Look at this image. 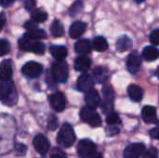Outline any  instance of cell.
<instances>
[{
    "label": "cell",
    "instance_id": "1",
    "mask_svg": "<svg viewBox=\"0 0 159 158\" xmlns=\"http://www.w3.org/2000/svg\"><path fill=\"white\" fill-rule=\"evenodd\" d=\"M0 100L9 106L16 103L17 92L12 81L0 80Z\"/></svg>",
    "mask_w": 159,
    "mask_h": 158
},
{
    "label": "cell",
    "instance_id": "2",
    "mask_svg": "<svg viewBox=\"0 0 159 158\" xmlns=\"http://www.w3.org/2000/svg\"><path fill=\"white\" fill-rule=\"evenodd\" d=\"M57 142L61 146L64 148H69L73 146V144L75 142V135L71 125L64 124L61 128L59 134H58Z\"/></svg>",
    "mask_w": 159,
    "mask_h": 158
},
{
    "label": "cell",
    "instance_id": "3",
    "mask_svg": "<svg viewBox=\"0 0 159 158\" xmlns=\"http://www.w3.org/2000/svg\"><path fill=\"white\" fill-rule=\"evenodd\" d=\"M51 75L54 80L58 83H64L68 79L69 69L68 64L65 61H57L52 64Z\"/></svg>",
    "mask_w": 159,
    "mask_h": 158
},
{
    "label": "cell",
    "instance_id": "4",
    "mask_svg": "<svg viewBox=\"0 0 159 158\" xmlns=\"http://www.w3.org/2000/svg\"><path fill=\"white\" fill-rule=\"evenodd\" d=\"M19 46L22 50L25 51H31L35 54H43L46 50V47L42 42L36 41V40H32L25 35H23L20 40H19Z\"/></svg>",
    "mask_w": 159,
    "mask_h": 158
},
{
    "label": "cell",
    "instance_id": "5",
    "mask_svg": "<svg viewBox=\"0 0 159 158\" xmlns=\"http://www.w3.org/2000/svg\"><path fill=\"white\" fill-rule=\"evenodd\" d=\"M80 117L81 119L88 123L89 126L93 128H98L102 125V119L101 116L98 115L97 112H95L93 109L85 107L80 112Z\"/></svg>",
    "mask_w": 159,
    "mask_h": 158
},
{
    "label": "cell",
    "instance_id": "6",
    "mask_svg": "<svg viewBox=\"0 0 159 158\" xmlns=\"http://www.w3.org/2000/svg\"><path fill=\"white\" fill-rule=\"evenodd\" d=\"M43 72V66L35 61H29L25 63L21 68V73L28 78H36L40 76Z\"/></svg>",
    "mask_w": 159,
    "mask_h": 158
},
{
    "label": "cell",
    "instance_id": "7",
    "mask_svg": "<svg viewBox=\"0 0 159 158\" xmlns=\"http://www.w3.org/2000/svg\"><path fill=\"white\" fill-rule=\"evenodd\" d=\"M96 153V145L90 140H82L77 145V154L79 157L88 158Z\"/></svg>",
    "mask_w": 159,
    "mask_h": 158
},
{
    "label": "cell",
    "instance_id": "8",
    "mask_svg": "<svg viewBox=\"0 0 159 158\" xmlns=\"http://www.w3.org/2000/svg\"><path fill=\"white\" fill-rule=\"evenodd\" d=\"M145 151L143 143H131L124 151V158H140Z\"/></svg>",
    "mask_w": 159,
    "mask_h": 158
},
{
    "label": "cell",
    "instance_id": "9",
    "mask_svg": "<svg viewBox=\"0 0 159 158\" xmlns=\"http://www.w3.org/2000/svg\"><path fill=\"white\" fill-rule=\"evenodd\" d=\"M33 144L36 152L41 156H45L48 152L50 147L48 140L42 134H38L34 137Z\"/></svg>",
    "mask_w": 159,
    "mask_h": 158
},
{
    "label": "cell",
    "instance_id": "10",
    "mask_svg": "<svg viewBox=\"0 0 159 158\" xmlns=\"http://www.w3.org/2000/svg\"><path fill=\"white\" fill-rule=\"evenodd\" d=\"M49 102L51 107L56 112H62L65 109L66 100L61 92H55L49 96Z\"/></svg>",
    "mask_w": 159,
    "mask_h": 158
},
{
    "label": "cell",
    "instance_id": "11",
    "mask_svg": "<svg viewBox=\"0 0 159 158\" xmlns=\"http://www.w3.org/2000/svg\"><path fill=\"white\" fill-rule=\"evenodd\" d=\"M93 86H94V80L88 74H83L82 75H80L76 84L78 90L82 92H86V93L93 89Z\"/></svg>",
    "mask_w": 159,
    "mask_h": 158
},
{
    "label": "cell",
    "instance_id": "12",
    "mask_svg": "<svg viewBox=\"0 0 159 158\" xmlns=\"http://www.w3.org/2000/svg\"><path fill=\"white\" fill-rule=\"evenodd\" d=\"M12 62L10 60H5L0 63V80L9 81L12 77Z\"/></svg>",
    "mask_w": 159,
    "mask_h": 158
},
{
    "label": "cell",
    "instance_id": "13",
    "mask_svg": "<svg viewBox=\"0 0 159 158\" xmlns=\"http://www.w3.org/2000/svg\"><path fill=\"white\" fill-rule=\"evenodd\" d=\"M142 117L145 123L153 124L157 122V109L153 106L146 105L142 110Z\"/></svg>",
    "mask_w": 159,
    "mask_h": 158
},
{
    "label": "cell",
    "instance_id": "14",
    "mask_svg": "<svg viewBox=\"0 0 159 158\" xmlns=\"http://www.w3.org/2000/svg\"><path fill=\"white\" fill-rule=\"evenodd\" d=\"M86 30H87V23L84 21L77 20V21H75L74 23H72V25L70 26L69 35L72 38L75 39V38L80 37L85 33Z\"/></svg>",
    "mask_w": 159,
    "mask_h": 158
},
{
    "label": "cell",
    "instance_id": "15",
    "mask_svg": "<svg viewBox=\"0 0 159 158\" xmlns=\"http://www.w3.org/2000/svg\"><path fill=\"white\" fill-rule=\"evenodd\" d=\"M85 102H86L89 108H91V109L97 108L100 104V102H101L99 93L94 88L89 90V92L86 93Z\"/></svg>",
    "mask_w": 159,
    "mask_h": 158
},
{
    "label": "cell",
    "instance_id": "16",
    "mask_svg": "<svg viewBox=\"0 0 159 158\" xmlns=\"http://www.w3.org/2000/svg\"><path fill=\"white\" fill-rule=\"evenodd\" d=\"M141 58L136 54H130L127 60V68L130 74H136L141 67Z\"/></svg>",
    "mask_w": 159,
    "mask_h": 158
},
{
    "label": "cell",
    "instance_id": "17",
    "mask_svg": "<svg viewBox=\"0 0 159 158\" xmlns=\"http://www.w3.org/2000/svg\"><path fill=\"white\" fill-rule=\"evenodd\" d=\"M92 46L89 40L88 39H81L78 40L75 45V50L76 53L80 54L81 56H86L91 51Z\"/></svg>",
    "mask_w": 159,
    "mask_h": 158
},
{
    "label": "cell",
    "instance_id": "18",
    "mask_svg": "<svg viewBox=\"0 0 159 158\" xmlns=\"http://www.w3.org/2000/svg\"><path fill=\"white\" fill-rule=\"evenodd\" d=\"M91 65V61L87 56L77 57L75 61V69L78 72H87Z\"/></svg>",
    "mask_w": 159,
    "mask_h": 158
},
{
    "label": "cell",
    "instance_id": "19",
    "mask_svg": "<svg viewBox=\"0 0 159 158\" xmlns=\"http://www.w3.org/2000/svg\"><path fill=\"white\" fill-rule=\"evenodd\" d=\"M49 50L53 58L57 61H63L68 55V50L64 46H51Z\"/></svg>",
    "mask_w": 159,
    "mask_h": 158
},
{
    "label": "cell",
    "instance_id": "20",
    "mask_svg": "<svg viewBox=\"0 0 159 158\" xmlns=\"http://www.w3.org/2000/svg\"><path fill=\"white\" fill-rule=\"evenodd\" d=\"M128 94L133 102H140L143 97V90L137 85H130L128 88Z\"/></svg>",
    "mask_w": 159,
    "mask_h": 158
},
{
    "label": "cell",
    "instance_id": "21",
    "mask_svg": "<svg viewBox=\"0 0 159 158\" xmlns=\"http://www.w3.org/2000/svg\"><path fill=\"white\" fill-rule=\"evenodd\" d=\"M116 46L118 51L124 52V51L129 50L132 47V40L128 35H122L117 39Z\"/></svg>",
    "mask_w": 159,
    "mask_h": 158
},
{
    "label": "cell",
    "instance_id": "22",
    "mask_svg": "<svg viewBox=\"0 0 159 158\" xmlns=\"http://www.w3.org/2000/svg\"><path fill=\"white\" fill-rule=\"evenodd\" d=\"M143 57L147 61H153L159 57V50L154 46H148L143 48Z\"/></svg>",
    "mask_w": 159,
    "mask_h": 158
},
{
    "label": "cell",
    "instance_id": "23",
    "mask_svg": "<svg viewBox=\"0 0 159 158\" xmlns=\"http://www.w3.org/2000/svg\"><path fill=\"white\" fill-rule=\"evenodd\" d=\"M92 47L96 51L103 52L108 48V42L103 36H96L93 39Z\"/></svg>",
    "mask_w": 159,
    "mask_h": 158
},
{
    "label": "cell",
    "instance_id": "24",
    "mask_svg": "<svg viewBox=\"0 0 159 158\" xmlns=\"http://www.w3.org/2000/svg\"><path fill=\"white\" fill-rule=\"evenodd\" d=\"M50 32L51 34L55 37H61L64 34V28L63 25L61 24V22L59 20H55L51 26H50Z\"/></svg>",
    "mask_w": 159,
    "mask_h": 158
},
{
    "label": "cell",
    "instance_id": "25",
    "mask_svg": "<svg viewBox=\"0 0 159 158\" xmlns=\"http://www.w3.org/2000/svg\"><path fill=\"white\" fill-rule=\"evenodd\" d=\"M107 79L106 70L102 67H98L93 71V80L97 83H103Z\"/></svg>",
    "mask_w": 159,
    "mask_h": 158
},
{
    "label": "cell",
    "instance_id": "26",
    "mask_svg": "<svg viewBox=\"0 0 159 158\" xmlns=\"http://www.w3.org/2000/svg\"><path fill=\"white\" fill-rule=\"evenodd\" d=\"M24 35L32 40H36L38 41L39 39H43L47 37V34L44 30L41 29H35L33 31H29L26 34H24Z\"/></svg>",
    "mask_w": 159,
    "mask_h": 158
},
{
    "label": "cell",
    "instance_id": "27",
    "mask_svg": "<svg viewBox=\"0 0 159 158\" xmlns=\"http://www.w3.org/2000/svg\"><path fill=\"white\" fill-rule=\"evenodd\" d=\"M31 18H32V20H34L36 23L44 22L48 19V13L42 9H35L34 11L32 12Z\"/></svg>",
    "mask_w": 159,
    "mask_h": 158
},
{
    "label": "cell",
    "instance_id": "28",
    "mask_svg": "<svg viewBox=\"0 0 159 158\" xmlns=\"http://www.w3.org/2000/svg\"><path fill=\"white\" fill-rule=\"evenodd\" d=\"M103 90V97H104V102H114V98H115V93L111 86L106 85L102 88Z\"/></svg>",
    "mask_w": 159,
    "mask_h": 158
},
{
    "label": "cell",
    "instance_id": "29",
    "mask_svg": "<svg viewBox=\"0 0 159 158\" xmlns=\"http://www.w3.org/2000/svg\"><path fill=\"white\" fill-rule=\"evenodd\" d=\"M82 9H83V2L81 0H76L71 6V7L69 9V14H70V16L75 17L77 14H79Z\"/></svg>",
    "mask_w": 159,
    "mask_h": 158
},
{
    "label": "cell",
    "instance_id": "30",
    "mask_svg": "<svg viewBox=\"0 0 159 158\" xmlns=\"http://www.w3.org/2000/svg\"><path fill=\"white\" fill-rule=\"evenodd\" d=\"M10 51V44L6 39H0V57L7 55Z\"/></svg>",
    "mask_w": 159,
    "mask_h": 158
},
{
    "label": "cell",
    "instance_id": "31",
    "mask_svg": "<svg viewBox=\"0 0 159 158\" xmlns=\"http://www.w3.org/2000/svg\"><path fill=\"white\" fill-rule=\"evenodd\" d=\"M119 116L116 113H111L107 115L106 117V123L110 126H114V125H116L117 123H119Z\"/></svg>",
    "mask_w": 159,
    "mask_h": 158
},
{
    "label": "cell",
    "instance_id": "32",
    "mask_svg": "<svg viewBox=\"0 0 159 158\" xmlns=\"http://www.w3.org/2000/svg\"><path fill=\"white\" fill-rule=\"evenodd\" d=\"M48 128L50 130H55L58 128V119L55 115H50L48 121Z\"/></svg>",
    "mask_w": 159,
    "mask_h": 158
},
{
    "label": "cell",
    "instance_id": "33",
    "mask_svg": "<svg viewBox=\"0 0 159 158\" xmlns=\"http://www.w3.org/2000/svg\"><path fill=\"white\" fill-rule=\"evenodd\" d=\"M150 42L155 46H159V29L152 31L150 34Z\"/></svg>",
    "mask_w": 159,
    "mask_h": 158
},
{
    "label": "cell",
    "instance_id": "34",
    "mask_svg": "<svg viewBox=\"0 0 159 158\" xmlns=\"http://www.w3.org/2000/svg\"><path fill=\"white\" fill-rule=\"evenodd\" d=\"M15 151H16V155L17 156H22L26 154L27 152V147L24 145V144H21V143H18L15 147Z\"/></svg>",
    "mask_w": 159,
    "mask_h": 158
},
{
    "label": "cell",
    "instance_id": "35",
    "mask_svg": "<svg viewBox=\"0 0 159 158\" xmlns=\"http://www.w3.org/2000/svg\"><path fill=\"white\" fill-rule=\"evenodd\" d=\"M50 158H67V156L65 155V153L62 150L55 148V149H53V151L51 153Z\"/></svg>",
    "mask_w": 159,
    "mask_h": 158
},
{
    "label": "cell",
    "instance_id": "36",
    "mask_svg": "<svg viewBox=\"0 0 159 158\" xmlns=\"http://www.w3.org/2000/svg\"><path fill=\"white\" fill-rule=\"evenodd\" d=\"M24 7L28 11H34L35 7H36V2L35 0H26L24 3Z\"/></svg>",
    "mask_w": 159,
    "mask_h": 158
},
{
    "label": "cell",
    "instance_id": "37",
    "mask_svg": "<svg viewBox=\"0 0 159 158\" xmlns=\"http://www.w3.org/2000/svg\"><path fill=\"white\" fill-rule=\"evenodd\" d=\"M158 156V153L157 151V149L155 148H151L150 150H148L145 154L143 158H157Z\"/></svg>",
    "mask_w": 159,
    "mask_h": 158
},
{
    "label": "cell",
    "instance_id": "38",
    "mask_svg": "<svg viewBox=\"0 0 159 158\" xmlns=\"http://www.w3.org/2000/svg\"><path fill=\"white\" fill-rule=\"evenodd\" d=\"M24 27L29 31H33V30L37 29V23L34 22V20H29L24 24Z\"/></svg>",
    "mask_w": 159,
    "mask_h": 158
},
{
    "label": "cell",
    "instance_id": "39",
    "mask_svg": "<svg viewBox=\"0 0 159 158\" xmlns=\"http://www.w3.org/2000/svg\"><path fill=\"white\" fill-rule=\"evenodd\" d=\"M6 21H7V18H6V15L5 13H0V32L2 31L3 27L5 26L6 24Z\"/></svg>",
    "mask_w": 159,
    "mask_h": 158
},
{
    "label": "cell",
    "instance_id": "40",
    "mask_svg": "<svg viewBox=\"0 0 159 158\" xmlns=\"http://www.w3.org/2000/svg\"><path fill=\"white\" fill-rule=\"evenodd\" d=\"M150 135L152 138L159 140V128H155L150 131Z\"/></svg>",
    "mask_w": 159,
    "mask_h": 158
},
{
    "label": "cell",
    "instance_id": "41",
    "mask_svg": "<svg viewBox=\"0 0 159 158\" xmlns=\"http://www.w3.org/2000/svg\"><path fill=\"white\" fill-rule=\"evenodd\" d=\"M16 0H0V5L5 7H10Z\"/></svg>",
    "mask_w": 159,
    "mask_h": 158
},
{
    "label": "cell",
    "instance_id": "42",
    "mask_svg": "<svg viewBox=\"0 0 159 158\" xmlns=\"http://www.w3.org/2000/svg\"><path fill=\"white\" fill-rule=\"evenodd\" d=\"M106 132L108 133L109 136H113V135L118 133V132H119V129H116V128H108V129H106Z\"/></svg>",
    "mask_w": 159,
    "mask_h": 158
},
{
    "label": "cell",
    "instance_id": "43",
    "mask_svg": "<svg viewBox=\"0 0 159 158\" xmlns=\"http://www.w3.org/2000/svg\"><path fill=\"white\" fill-rule=\"evenodd\" d=\"M88 158H103L102 157V155L100 154V153H94L93 155H91Z\"/></svg>",
    "mask_w": 159,
    "mask_h": 158
},
{
    "label": "cell",
    "instance_id": "44",
    "mask_svg": "<svg viewBox=\"0 0 159 158\" xmlns=\"http://www.w3.org/2000/svg\"><path fill=\"white\" fill-rule=\"evenodd\" d=\"M137 4H141V3H143V2H144L145 0H134Z\"/></svg>",
    "mask_w": 159,
    "mask_h": 158
},
{
    "label": "cell",
    "instance_id": "45",
    "mask_svg": "<svg viewBox=\"0 0 159 158\" xmlns=\"http://www.w3.org/2000/svg\"><path fill=\"white\" fill-rule=\"evenodd\" d=\"M157 75L158 76V78H159V67L157 68Z\"/></svg>",
    "mask_w": 159,
    "mask_h": 158
}]
</instances>
